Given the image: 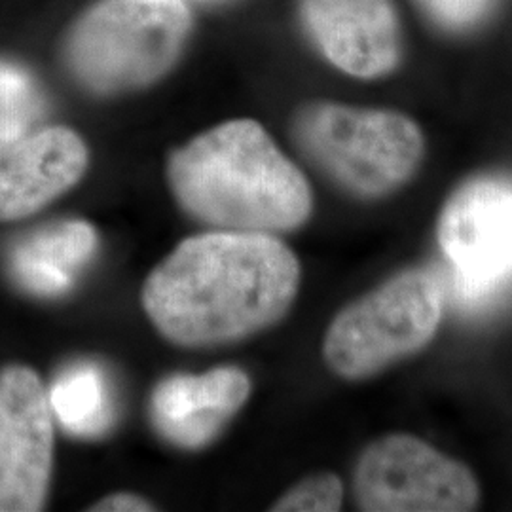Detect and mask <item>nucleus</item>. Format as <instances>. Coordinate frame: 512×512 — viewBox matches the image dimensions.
I'll use <instances>...</instances> for the list:
<instances>
[{"label":"nucleus","instance_id":"1","mask_svg":"<svg viewBox=\"0 0 512 512\" xmlns=\"http://www.w3.org/2000/svg\"><path fill=\"white\" fill-rule=\"evenodd\" d=\"M300 287V262L272 234L220 230L184 239L152 270L143 306L183 348L236 342L272 327Z\"/></svg>","mask_w":512,"mask_h":512},{"label":"nucleus","instance_id":"2","mask_svg":"<svg viewBox=\"0 0 512 512\" xmlns=\"http://www.w3.org/2000/svg\"><path fill=\"white\" fill-rule=\"evenodd\" d=\"M167 179L184 211L232 232H285L313 209L304 173L255 120H230L175 150Z\"/></svg>","mask_w":512,"mask_h":512},{"label":"nucleus","instance_id":"3","mask_svg":"<svg viewBox=\"0 0 512 512\" xmlns=\"http://www.w3.org/2000/svg\"><path fill=\"white\" fill-rule=\"evenodd\" d=\"M190 23L181 0H105L74 23L65 55L86 88L128 92L175 65Z\"/></svg>","mask_w":512,"mask_h":512},{"label":"nucleus","instance_id":"4","mask_svg":"<svg viewBox=\"0 0 512 512\" xmlns=\"http://www.w3.org/2000/svg\"><path fill=\"white\" fill-rule=\"evenodd\" d=\"M294 137L336 183L365 198L403 186L423 158L420 128L391 110L313 103L298 112Z\"/></svg>","mask_w":512,"mask_h":512},{"label":"nucleus","instance_id":"5","mask_svg":"<svg viewBox=\"0 0 512 512\" xmlns=\"http://www.w3.org/2000/svg\"><path fill=\"white\" fill-rule=\"evenodd\" d=\"M444 291L429 270L401 272L330 323L323 357L344 380H365L425 348L439 330Z\"/></svg>","mask_w":512,"mask_h":512},{"label":"nucleus","instance_id":"6","mask_svg":"<svg viewBox=\"0 0 512 512\" xmlns=\"http://www.w3.org/2000/svg\"><path fill=\"white\" fill-rule=\"evenodd\" d=\"M355 499L368 512H463L478 503L475 475L412 435L372 442L355 467Z\"/></svg>","mask_w":512,"mask_h":512},{"label":"nucleus","instance_id":"7","mask_svg":"<svg viewBox=\"0 0 512 512\" xmlns=\"http://www.w3.org/2000/svg\"><path fill=\"white\" fill-rule=\"evenodd\" d=\"M440 249L465 302H482L512 277V184L475 179L444 205Z\"/></svg>","mask_w":512,"mask_h":512},{"label":"nucleus","instance_id":"8","mask_svg":"<svg viewBox=\"0 0 512 512\" xmlns=\"http://www.w3.org/2000/svg\"><path fill=\"white\" fill-rule=\"evenodd\" d=\"M54 467V412L29 366L0 368V512L42 511Z\"/></svg>","mask_w":512,"mask_h":512},{"label":"nucleus","instance_id":"9","mask_svg":"<svg viewBox=\"0 0 512 512\" xmlns=\"http://www.w3.org/2000/svg\"><path fill=\"white\" fill-rule=\"evenodd\" d=\"M88 147L73 129H31L0 141V222L25 219L71 190L88 169Z\"/></svg>","mask_w":512,"mask_h":512},{"label":"nucleus","instance_id":"10","mask_svg":"<svg viewBox=\"0 0 512 512\" xmlns=\"http://www.w3.org/2000/svg\"><path fill=\"white\" fill-rule=\"evenodd\" d=\"M319 50L340 71L378 78L399 61V25L389 0H300Z\"/></svg>","mask_w":512,"mask_h":512},{"label":"nucleus","instance_id":"11","mask_svg":"<svg viewBox=\"0 0 512 512\" xmlns=\"http://www.w3.org/2000/svg\"><path fill=\"white\" fill-rule=\"evenodd\" d=\"M249 393V376L234 366L169 376L152 395V420L169 442L202 448L236 416Z\"/></svg>","mask_w":512,"mask_h":512},{"label":"nucleus","instance_id":"12","mask_svg":"<svg viewBox=\"0 0 512 512\" xmlns=\"http://www.w3.org/2000/svg\"><path fill=\"white\" fill-rule=\"evenodd\" d=\"M97 249V234L84 220L48 224L21 239L10 253V272L38 296H59L73 287L76 274Z\"/></svg>","mask_w":512,"mask_h":512},{"label":"nucleus","instance_id":"13","mask_svg":"<svg viewBox=\"0 0 512 512\" xmlns=\"http://www.w3.org/2000/svg\"><path fill=\"white\" fill-rule=\"evenodd\" d=\"M57 421L74 435L92 437L109 427L112 401L99 366L90 363L65 368L48 389Z\"/></svg>","mask_w":512,"mask_h":512},{"label":"nucleus","instance_id":"14","mask_svg":"<svg viewBox=\"0 0 512 512\" xmlns=\"http://www.w3.org/2000/svg\"><path fill=\"white\" fill-rule=\"evenodd\" d=\"M46 99L25 67L0 59V141L19 137L44 116Z\"/></svg>","mask_w":512,"mask_h":512},{"label":"nucleus","instance_id":"15","mask_svg":"<svg viewBox=\"0 0 512 512\" xmlns=\"http://www.w3.org/2000/svg\"><path fill=\"white\" fill-rule=\"evenodd\" d=\"M344 486L332 473L304 478L281 499L275 501V512H334L342 509Z\"/></svg>","mask_w":512,"mask_h":512},{"label":"nucleus","instance_id":"16","mask_svg":"<svg viewBox=\"0 0 512 512\" xmlns=\"http://www.w3.org/2000/svg\"><path fill=\"white\" fill-rule=\"evenodd\" d=\"M435 18L450 27H465L482 18L492 0H423Z\"/></svg>","mask_w":512,"mask_h":512},{"label":"nucleus","instance_id":"17","mask_svg":"<svg viewBox=\"0 0 512 512\" xmlns=\"http://www.w3.org/2000/svg\"><path fill=\"white\" fill-rule=\"evenodd\" d=\"M90 511L97 512H145L154 511L152 503L135 494H112L95 503Z\"/></svg>","mask_w":512,"mask_h":512}]
</instances>
